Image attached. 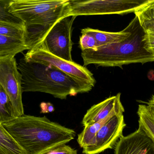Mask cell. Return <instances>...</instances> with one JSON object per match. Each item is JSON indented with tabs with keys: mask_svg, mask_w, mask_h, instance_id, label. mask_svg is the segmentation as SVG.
I'll use <instances>...</instances> for the list:
<instances>
[{
	"mask_svg": "<svg viewBox=\"0 0 154 154\" xmlns=\"http://www.w3.org/2000/svg\"><path fill=\"white\" fill-rule=\"evenodd\" d=\"M147 105L149 106L150 109L152 110L154 115V104H152V103H150L148 102V103H147Z\"/></svg>",
	"mask_w": 154,
	"mask_h": 154,
	"instance_id": "25",
	"label": "cell"
},
{
	"mask_svg": "<svg viewBox=\"0 0 154 154\" xmlns=\"http://www.w3.org/2000/svg\"><path fill=\"white\" fill-rule=\"evenodd\" d=\"M81 33L79 44L82 51L88 49H96L97 48V41L91 34L82 31H81Z\"/></svg>",
	"mask_w": 154,
	"mask_h": 154,
	"instance_id": "21",
	"label": "cell"
},
{
	"mask_svg": "<svg viewBox=\"0 0 154 154\" xmlns=\"http://www.w3.org/2000/svg\"><path fill=\"white\" fill-rule=\"evenodd\" d=\"M0 35L21 40L25 42V26L23 24H16L0 20Z\"/></svg>",
	"mask_w": 154,
	"mask_h": 154,
	"instance_id": "19",
	"label": "cell"
},
{
	"mask_svg": "<svg viewBox=\"0 0 154 154\" xmlns=\"http://www.w3.org/2000/svg\"><path fill=\"white\" fill-rule=\"evenodd\" d=\"M134 13L145 32L154 35V0H147Z\"/></svg>",
	"mask_w": 154,
	"mask_h": 154,
	"instance_id": "13",
	"label": "cell"
},
{
	"mask_svg": "<svg viewBox=\"0 0 154 154\" xmlns=\"http://www.w3.org/2000/svg\"><path fill=\"white\" fill-rule=\"evenodd\" d=\"M76 16L65 17L58 21L48 33L41 46L56 57L73 61L71 56L72 25Z\"/></svg>",
	"mask_w": 154,
	"mask_h": 154,
	"instance_id": "6",
	"label": "cell"
},
{
	"mask_svg": "<svg viewBox=\"0 0 154 154\" xmlns=\"http://www.w3.org/2000/svg\"><path fill=\"white\" fill-rule=\"evenodd\" d=\"M41 112L42 113H49L54 111V108L50 103H42L40 105Z\"/></svg>",
	"mask_w": 154,
	"mask_h": 154,
	"instance_id": "24",
	"label": "cell"
},
{
	"mask_svg": "<svg viewBox=\"0 0 154 154\" xmlns=\"http://www.w3.org/2000/svg\"><path fill=\"white\" fill-rule=\"evenodd\" d=\"M17 118L12 103L3 88L0 85V124Z\"/></svg>",
	"mask_w": 154,
	"mask_h": 154,
	"instance_id": "18",
	"label": "cell"
},
{
	"mask_svg": "<svg viewBox=\"0 0 154 154\" xmlns=\"http://www.w3.org/2000/svg\"><path fill=\"white\" fill-rule=\"evenodd\" d=\"M9 10L24 24L29 50L42 42L58 21L68 17L70 0H11Z\"/></svg>",
	"mask_w": 154,
	"mask_h": 154,
	"instance_id": "2",
	"label": "cell"
},
{
	"mask_svg": "<svg viewBox=\"0 0 154 154\" xmlns=\"http://www.w3.org/2000/svg\"><path fill=\"white\" fill-rule=\"evenodd\" d=\"M115 154H154V141L139 125L134 132L119 139Z\"/></svg>",
	"mask_w": 154,
	"mask_h": 154,
	"instance_id": "10",
	"label": "cell"
},
{
	"mask_svg": "<svg viewBox=\"0 0 154 154\" xmlns=\"http://www.w3.org/2000/svg\"><path fill=\"white\" fill-rule=\"evenodd\" d=\"M149 103L154 104V96L152 97V99L149 101Z\"/></svg>",
	"mask_w": 154,
	"mask_h": 154,
	"instance_id": "26",
	"label": "cell"
},
{
	"mask_svg": "<svg viewBox=\"0 0 154 154\" xmlns=\"http://www.w3.org/2000/svg\"><path fill=\"white\" fill-rule=\"evenodd\" d=\"M130 34L125 39L96 49L82 51L81 57L84 67H119L131 63L144 64L154 61V57L145 48L146 33L135 16L131 21Z\"/></svg>",
	"mask_w": 154,
	"mask_h": 154,
	"instance_id": "4",
	"label": "cell"
},
{
	"mask_svg": "<svg viewBox=\"0 0 154 154\" xmlns=\"http://www.w3.org/2000/svg\"><path fill=\"white\" fill-rule=\"evenodd\" d=\"M46 154H77V151L66 144L57 147Z\"/></svg>",
	"mask_w": 154,
	"mask_h": 154,
	"instance_id": "22",
	"label": "cell"
},
{
	"mask_svg": "<svg viewBox=\"0 0 154 154\" xmlns=\"http://www.w3.org/2000/svg\"><path fill=\"white\" fill-rule=\"evenodd\" d=\"M25 50H29L25 42L0 35V56H15Z\"/></svg>",
	"mask_w": 154,
	"mask_h": 154,
	"instance_id": "14",
	"label": "cell"
},
{
	"mask_svg": "<svg viewBox=\"0 0 154 154\" xmlns=\"http://www.w3.org/2000/svg\"><path fill=\"white\" fill-rule=\"evenodd\" d=\"M138 123L154 141V115L148 105H138Z\"/></svg>",
	"mask_w": 154,
	"mask_h": 154,
	"instance_id": "17",
	"label": "cell"
},
{
	"mask_svg": "<svg viewBox=\"0 0 154 154\" xmlns=\"http://www.w3.org/2000/svg\"><path fill=\"white\" fill-rule=\"evenodd\" d=\"M132 29V24H129L124 30L118 32L103 31L97 29L87 28L81 31L91 34L97 41V47H102L110 45L125 39L130 34Z\"/></svg>",
	"mask_w": 154,
	"mask_h": 154,
	"instance_id": "12",
	"label": "cell"
},
{
	"mask_svg": "<svg viewBox=\"0 0 154 154\" xmlns=\"http://www.w3.org/2000/svg\"><path fill=\"white\" fill-rule=\"evenodd\" d=\"M17 64L22 77L23 92H42L65 99L69 96L89 92L93 88L49 65L23 57Z\"/></svg>",
	"mask_w": 154,
	"mask_h": 154,
	"instance_id": "3",
	"label": "cell"
},
{
	"mask_svg": "<svg viewBox=\"0 0 154 154\" xmlns=\"http://www.w3.org/2000/svg\"><path fill=\"white\" fill-rule=\"evenodd\" d=\"M120 97L121 94L118 93L92 106L83 117L82 121L83 126L95 124L115 115H123L125 108Z\"/></svg>",
	"mask_w": 154,
	"mask_h": 154,
	"instance_id": "11",
	"label": "cell"
},
{
	"mask_svg": "<svg viewBox=\"0 0 154 154\" xmlns=\"http://www.w3.org/2000/svg\"><path fill=\"white\" fill-rule=\"evenodd\" d=\"M0 85L9 96L17 117L23 115L22 77L15 56H0Z\"/></svg>",
	"mask_w": 154,
	"mask_h": 154,
	"instance_id": "8",
	"label": "cell"
},
{
	"mask_svg": "<svg viewBox=\"0 0 154 154\" xmlns=\"http://www.w3.org/2000/svg\"><path fill=\"white\" fill-rule=\"evenodd\" d=\"M0 154H26L1 124Z\"/></svg>",
	"mask_w": 154,
	"mask_h": 154,
	"instance_id": "16",
	"label": "cell"
},
{
	"mask_svg": "<svg viewBox=\"0 0 154 154\" xmlns=\"http://www.w3.org/2000/svg\"><path fill=\"white\" fill-rule=\"evenodd\" d=\"M2 124L26 154H46L76 136L75 130L45 116L24 115Z\"/></svg>",
	"mask_w": 154,
	"mask_h": 154,
	"instance_id": "1",
	"label": "cell"
},
{
	"mask_svg": "<svg viewBox=\"0 0 154 154\" xmlns=\"http://www.w3.org/2000/svg\"><path fill=\"white\" fill-rule=\"evenodd\" d=\"M11 0H0V20L16 24H23L20 19L12 14L9 10Z\"/></svg>",
	"mask_w": 154,
	"mask_h": 154,
	"instance_id": "20",
	"label": "cell"
},
{
	"mask_svg": "<svg viewBox=\"0 0 154 154\" xmlns=\"http://www.w3.org/2000/svg\"><path fill=\"white\" fill-rule=\"evenodd\" d=\"M146 1L141 0H70L69 16L122 14L135 12Z\"/></svg>",
	"mask_w": 154,
	"mask_h": 154,
	"instance_id": "5",
	"label": "cell"
},
{
	"mask_svg": "<svg viewBox=\"0 0 154 154\" xmlns=\"http://www.w3.org/2000/svg\"><path fill=\"white\" fill-rule=\"evenodd\" d=\"M23 58L28 60L50 65L93 87L96 84V80L93 74L86 67L74 61H67L56 57L39 45L28 50Z\"/></svg>",
	"mask_w": 154,
	"mask_h": 154,
	"instance_id": "7",
	"label": "cell"
},
{
	"mask_svg": "<svg viewBox=\"0 0 154 154\" xmlns=\"http://www.w3.org/2000/svg\"><path fill=\"white\" fill-rule=\"evenodd\" d=\"M126 124L123 115L113 116L99 129L92 143L82 149L84 154H98L112 149L123 136V132Z\"/></svg>",
	"mask_w": 154,
	"mask_h": 154,
	"instance_id": "9",
	"label": "cell"
},
{
	"mask_svg": "<svg viewBox=\"0 0 154 154\" xmlns=\"http://www.w3.org/2000/svg\"><path fill=\"white\" fill-rule=\"evenodd\" d=\"M112 116L109 117L99 122L84 127L82 132L78 135L77 139L79 145L82 149L87 148L91 145L98 131Z\"/></svg>",
	"mask_w": 154,
	"mask_h": 154,
	"instance_id": "15",
	"label": "cell"
},
{
	"mask_svg": "<svg viewBox=\"0 0 154 154\" xmlns=\"http://www.w3.org/2000/svg\"><path fill=\"white\" fill-rule=\"evenodd\" d=\"M146 33V32H145ZM145 48L154 57V35L146 33L144 38Z\"/></svg>",
	"mask_w": 154,
	"mask_h": 154,
	"instance_id": "23",
	"label": "cell"
}]
</instances>
